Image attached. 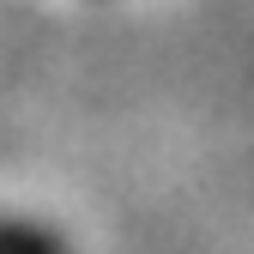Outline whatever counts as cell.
Returning a JSON list of instances; mask_svg holds the SVG:
<instances>
[{
    "label": "cell",
    "mask_w": 254,
    "mask_h": 254,
    "mask_svg": "<svg viewBox=\"0 0 254 254\" xmlns=\"http://www.w3.org/2000/svg\"><path fill=\"white\" fill-rule=\"evenodd\" d=\"M0 254H73L55 230L43 224H12V218H0Z\"/></svg>",
    "instance_id": "1"
}]
</instances>
